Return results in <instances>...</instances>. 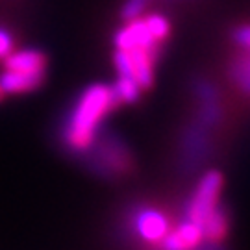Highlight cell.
Instances as JSON below:
<instances>
[{"label": "cell", "instance_id": "4", "mask_svg": "<svg viewBox=\"0 0 250 250\" xmlns=\"http://www.w3.org/2000/svg\"><path fill=\"white\" fill-rule=\"evenodd\" d=\"M135 228H137V233L143 237L145 241L150 243L163 241L165 235L170 232L169 221L160 211H154V209H146V211L137 215Z\"/></svg>", "mask_w": 250, "mask_h": 250}, {"label": "cell", "instance_id": "3", "mask_svg": "<svg viewBox=\"0 0 250 250\" xmlns=\"http://www.w3.org/2000/svg\"><path fill=\"white\" fill-rule=\"evenodd\" d=\"M202 237H204L202 226L188 219V223H184L165 235L163 247L167 250H191L200 245Z\"/></svg>", "mask_w": 250, "mask_h": 250}, {"label": "cell", "instance_id": "1", "mask_svg": "<svg viewBox=\"0 0 250 250\" xmlns=\"http://www.w3.org/2000/svg\"><path fill=\"white\" fill-rule=\"evenodd\" d=\"M113 87L95 83L83 91L65 126V143L74 152H85L95 141V130L115 106Z\"/></svg>", "mask_w": 250, "mask_h": 250}, {"label": "cell", "instance_id": "9", "mask_svg": "<svg viewBox=\"0 0 250 250\" xmlns=\"http://www.w3.org/2000/svg\"><path fill=\"white\" fill-rule=\"evenodd\" d=\"M11 45H13V41H11V37L6 30H0V56H8L11 52Z\"/></svg>", "mask_w": 250, "mask_h": 250}, {"label": "cell", "instance_id": "8", "mask_svg": "<svg viewBox=\"0 0 250 250\" xmlns=\"http://www.w3.org/2000/svg\"><path fill=\"white\" fill-rule=\"evenodd\" d=\"M113 91H115L117 100H123V102H134V100L139 97L141 87H139V85H137V82L132 80L130 76H121V78H119V83L113 87Z\"/></svg>", "mask_w": 250, "mask_h": 250}, {"label": "cell", "instance_id": "7", "mask_svg": "<svg viewBox=\"0 0 250 250\" xmlns=\"http://www.w3.org/2000/svg\"><path fill=\"white\" fill-rule=\"evenodd\" d=\"M200 226H202L204 237H208L211 243H219L226 237V232H228V217L224 213V209L215 208L211 213L206 215Z\"/></svg>", "mask_w": 250, "mask_h": 250}, {"label": "cell", "instance_id": "2", "mask_svg": "<svg viewBox=\"0 0 250 250\" xmlns=\"http://www.w3.org/2000/svg\"><path fill=\"white\" fill-rule=\"evenodd\" d=\"M223 189V174L219 170H209L204 178L200 180L195 195L191 198L188 208V217L193 223H202L206 215L211 213L217 202H219V195Z\"/></svg>", "mask_w": 250, "mask_h": 250}, {"label": "cell", "instance_id": "6", "mask_svg": "<svg viewBox=\"0 0 250 250\" xmlns=\"http://www.w3.org/2000/svg\"><path fill=\"white\" fill-rule=\"evenodd\" d=\"M6 71L22 72V74H45L46 58L37 50H22L17 54H8Z\"/></svg>", "mask_w": 250, "mask_h": 250}, {"label": "cell", "instance_id": "10", "mask_svg": "<svg viewBox=\"0 0 250 250\" xmlns=\"http://www.w3.org/2000/svg\"><path fill=\"white\" fill-rule=\"evenodd\" d=\"M2 97H4V91L0 89V100H2Z\"/></svg>", "mask_w": 250, "mask_h": 250}, {"label": "cell", "instance_id": "5", "mask_svg": "<svg viewBox=\"0 0 250 250\" xmlns=\"http://www.w3.org/2000/svg\"><path fill=\"white\" fill-rule=\"evenodd\" d=\"M128 163H130V158H128V152H126L123 145H119L117 141H111V139L102 143L97 169L109 172V174H113V172L125 174L128 170Z\"/></svg>", "mask_w": 250, "mask_h": 250}]
</instances>
